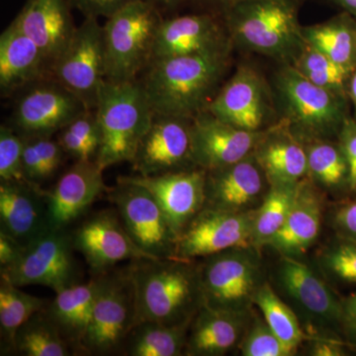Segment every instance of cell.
I'll use <instances>...</instances> for the list:
<instances>
[{
	"label": "cell",
	"mask_w": 356,
	"mask_h": 356,
	"mask_svg": "<svg viewBox=\"0 0 356 356\" xmlns=\"http://www.w3.org/2000/svg\"><path fill=\"white\" fill-rule=\"evenodd\" d=\"M231 49L152 60L140 81L154 113L193 119L207 110L228 72Z\"/></svg>",
	"instance_id": "1"
},
{
	"label": "cell",
	"mask_w": 356,
	"mask_h": 356,
	"mask_svg": "<svg viewBox=\"0 0 356 356\" xmlns=\"http://www.w3.org/2000/svg\"><path fill=\"white\" fill-rule=\"evenodd\" d=\"M138 323L191 324L204 305L199 266L181 259H140L128 266Z\"/></svg>",
	"instance_id": "2"
},
{
	"label": "cell",
	"mask_w": 356,
	"mask_h": 356,
	"mask_svg": "<svg viewBox=\"0 0 356 356\" xmlns=\"http://www.w3.org/2000/svg\"><path fill=\"white\" fill-rule=\"evenodd\" d=\"M300 0H236L226 6L232 43L292 65L306 44L299 21Z\"/></svg>",
	"instance_id": "3"
},
{
	"label": "cell",
	"mask_w": 356,
	"mask_h": 356,
	"mask_svg": "<svg viewBox=\"0 0 356 356\" xmlns=\"http://www.w3.org/2000/svg\"><path fill=\"white\" fill-rule=\"evenodd\" d=\"M100 129L95 163L102 168L132 163L154 111L140 79L105 81L95 109Z\"/></svg>",
	"instance_id": "4"
},
{
	"label": "cell",
	"mask_w": 356,
	"mask_h": 356,
	"mask_svg": "<svg viewBox=\"0 0 356 356\" xmlns=\"http://www.w3.org/2000/svg\"><path fill=\"white\" fill-rule=\"evenodd\" d=\"M275 88L283 121L302 143L339 136L348 118V97L312 83L291 65H283Z\"/></svg>",
	"instance_id": "5"
},
{
	"label": "cell",
	"mask_w": 356,
	"mask_h": 356,
	"mask_svg": "<svg viewBox=\"0 0 356 356\" xmlns=\"http://www.w3.org/2000/svg\"><path fill=\"white\" fill-rule=\"evenodd\" d=\"M161 16L153 2L136 0L107 18L103 26L106 81H136L152 60Z\"/></svg>",
	"instance_id": "6"
},
{
	"label": "cell",
	"mask_w": 356,
	"mask_h": 356,
	"mask_svg": "<svg viewBox=\"0 0 356 356\" xmlns=\"http://www.w3.org/2000/svg\"><path fill=\"white\" fill-rule=\"evenodd\" d=\"M199 264L204 305L236 313H248L266 281L259 248H229L203 259Z\"/></svg>",
	"instance_id": "7"
},
{
	"label": "cell",
	"mask_w": 356,
	"mask_h": 356,
	"mask_svg": "<svg viewBox=\"0 0 356 356\" xmlns=\"http://www.w3.org/2000/svg\"><path fill=\"white\" fill-rule=\"evenodd\" d=\"M97 289L81 353L109 355L120 353L122 344L138 324L135 290L128 266L96 274Z\"/></svg>",
	"instance_id": "8"
},
{
	"label": "cell",
	"mask_w": 356,
	"mask_h": 356,
	"mask_svg": "<svg viewBox=\"0 0 356 356\" xmlns=\"http://www.w3.org/2000/svg\"><path fill=\"white\" fill-rule=\"evenodd\" d=\"M106 193L129 236L142 252L152 259H177V236L151 192L122 177Z\"/></svg>",
	"instance_id": "9"
},
{
	"label": "cell",
	"mask_w": 356,
	"mask_h": 356,
	"mask_svg": "<svg viewBox=\"0 0 356 356\" xmlns=\"http://www.w3.org/2000/svg\"><path fill=\"white\" fill-rule=\"evenodd\" d=\"M281 257L276 269L277 286L295 313L311 327L312 336L322 331L325 334L341 331V297L337 296L322 273L296 257Z\"/></svg>",
	"instance_id": "10"
},
{
	"label": "cell",
	"mask_w": 356,
	"mask_h": 356,
	"mask_svg": "<svg viewBox=\"0 0 356 356\" xmlns=\"http://www.w3.org/2000/svg\"><path fill=\"white\" fill-rule=\"evenodd\" d=\"M50 76L57 79L88 106L95 110L106 81L103 26L97 18L86 17L76 27L67 48L51 65Z\"/></svg>",
	"instance_id": "11"
},
{
	"label": "cell",
	"mask_w": 356,
	"mask_h": 356,
	"mask_svg": "<svg viewBox=\"0 0 356 356\" xmlns=\"http://www.w3.org/2000/svg\"><path fill=\"white\" fill-rule=\"evenodd\" d=\"M74 252L69 229H51L25 248L17 264L0 270V275L18 287L41 285L55 293L60 292L79 283Z\"/></svg>",
	"instance_id": "12"
},
{
	"label": "cell",
	"mask_w": 356,
	"mask_h": 356,
	"mask_svg": "<svg viewBox=\"0 0 356 356\" xmlns=\"http://www.w3.org/2000/svg\"><path fill=\"white\" fill-rule=\"evenodd\" d=\"M20 90L11 114V127L24 137L53 136L88 110L74 93L51 76Z\"/></svg>",
	"instance_id": "13"
},
{
	"label": "cell",
	"mask_w": 356,
	"mask_h": 356,
	"mask_svg": "<svg viewBox=\"0 0 356 356\" xmlns=\"http://www.w3.org/2000/svg\"><path fill=\"white\" fill-rule=\"evenodd\" d=\"M254 213L204 207L178 236L177 259L194 261L229 248L254 245Z\"/></svg>",
	"instance_id": "14"
},
{
	"label": "cell",
	"mask_w": 356,
	"mask_h": 356,
	"mask_svg": "<svg viewBox=\"0 0 356 356\" xmlns=\"http://www.w3.org/2000/svg\"><path fill=\"white\" fill-rule=\"evenodd\" d=\"M191 122L154 112L132 161L135 172L151 177L196 168L192 161Z\"/></svg>",
	"instance_id": "15"
},
{
	"label": "cell",
	"mask_w": 356,
	"mask_h": 356,
	"mask_svg": "<svg viewBox=\"0 0 356 356\" xmlns=\"http://www.w3.org/2000/svg\"><path fill=\"white\" fill-rule=\"evenodd\" d=\"M266 130L259 132L243 130L205 110L191 122V154L194 165L206 172H212L234 165L254 153Z\"/></svg>",
	"instance_id": "16"
},
{
	"label": "cell",
	"mask_w": 356,
	"mask_h": 356,
	"mask_svg": "<svg viewBox=\"0 0 356 356\" xmlns=\"http://www.w3.org/2000/svg\"><path fill=\"white\" fill-rule=\"evenodd\" d=\"M217 118L243 130H266L273 103L266 81L250 65H241L207 108Z\"/></svg>",
	"instance_id": "17"
},
{
	"label": "cell",
	"mask_w": 356,
	"mask_h": 356,
	"mask_svg": "<svg viewBox=\"0 0 356 356\" xmlns=\"http://www.w3.org/2000/svg\"><path fill=\"white\" fill-rule=\"evenodd\" d=\"M72 235L74 250L83 255L95 275L122 261L152 259L133 242L117 211L91 215Z\"/></svg>",
	"instance_id": "18"
},
{
	"label": "cell",
	"mask_w": 356,
	"mask_h": 356,
	"mask_svg": "<svg viewBox=\"0 0 356 356\" xmlns=\"http://www.w3.org/2000/svg\"><path fill=\"white\" fill-rule=\"evenodd\" d=\"M266 184V173L252 153L234 165L207 172L204 207L231 212L257 210L269 191Z\"/></svg>",
	"instance_id": "19"
},
{
	"label": "cell",
	"mask_w": 356,
	"mask_h": 356,
	"mask_svg": "<svg viewBox=\"0 0 356 356\" xmlns=\"http://www.w3.org/2000/svg\"><path fill=\"white\" fill-rule=\"evenodd\" d=\"M206 175L202 168H192L151 177H127L153 194L178 238L205 205Z\"/></svg>",
	"instance_id": "20"
},
{
	"label": "cell",
	"mask_w": 356,
	"mask_h": 356,
	"mask_svg": "<svg viewBox=\"0 0 356 356\" xmlns=\"http://www.w3.org/2000/svg\"><path fill=\"white\" fill-rule=\"evenodd\" d=\"M51 229L44 191L27 180L0 181V233L29 247Z\"/></svg>",
	"instance_id": "21"
},
{
	"label": "cell",
	"mask_w": 356,
	"mask_h": 356,
	"mask_svg": "<svg viewBox=\"0 0 356 356\" xmlns=\"http://www.w3.org/2000/svg\"><path fill=\"white\" fill-rule=\"evenodd\" d=\"M107 189L95 161H76L51 191H44L51 229H67Z\"/></svg>",
	"instance_id": "22"
},
{
	"label": "cell",
	"mask_w": 356,
	"mask_h": 356,
	"mask_svg": "<svg viewBox=\"0 0 356 356\" xmlns=\"http://www.w3.org/2000/svg\"><path fill=\"white\" fill-rule=\"evenodd\" d=\"M232 44L228 33L210 15L178 16L172 19L163 20L159 24L152 60L206 53Z\"/></svg>",
	"instance_id": "23"
},
{
	"label": "cell",
	"mask_w": 356,
	"mask_h": 356,
	"mask_svg": "<svg viewBox=\"0 0 356 356\" xmlns=\"http://www.w3.org/2000/svg\"><path fill=\"white\" fill-rule=\"evenodd\" d=\"M13 21L43 51L50 70L76 30L67 0H28Z\"/></svg>",
	"instance_id": "24"
},
{
	"label": "cell",
	"mask_w": 356,
	"mask_h": 356,
	"mask_svg": "<svg viewBox=\"0 0 356 356\" xmlns=\"http://www.w3.org/2000/svg\"><path fill=\"white\" fill-rule=\"evenodd\" d=\"M254 154L270 186H294L308 175L305 145L283 120L267 129Z\"/></svg>",
	"instance_id": "25"
},
{
	"label": "cell",
	"mask_w": 356,
	"mask_h": 356,
	"mask_svg": "<svg viewBox=\"0 0 356 356\" xmlns=\"http://www.w3.org/2000/svg\"><path fill=\"white\" fill-rule=\"evenodd\" d=\"M248 313L218 310L203 305L189 325L184 355H227L240 346L250 322Z\"/></svg>",
	"instance_id": "26"
},
{
	"label": "cell",
	"mask_w": 356,
	"mask_h": 356,
	"mask_svg": "<svg viewBox=\"0 0 356 356\" xmlns=\"http://www.w3.org/2000/svg\"><path fill=\"white\" fill-rule=\"evenodd\" d=\"M47 76H50V67L43 51L13 21L0 36L2 96L19 91Z\"/></svg>",
	"instance_id": "27"
},
{
	"label": "cell",
	"mask_w": 356,
	"mask_h": 356,
	"mask_svg": "<svg viewBox=\"0 0 356 356\" xmlns=\"http://www.w3.org/2000/svg\"><path fill=\"white\" fill-rule=\"evenodd\" d=\"M322 199L306 178L300 182L296 197L275 236L267 242L281 255L296 257L305 254L320 235L322 225Z\"/></svg>",
	"instance_id": "28"
},
{
	"label": "cell",
	"mask_w": 356,
	"mask_h": 356,
	"mask_svg": "<svg viewBox=\"0 0 356 356\" xmlns=\"http://www.w3.org/2000/svg\"><path fill=\"white\" fill-rule=\"evenodd\" d=\"M97 278L86 283H76L56 293V297L44 308L47 316L58 327L74 351H81V343L88 331Z\"/></svg>",
	"instance_id": "29"
},
{
	"label": "cell",
	"mask_w": 356,
	"mask_h": 356,
	"mask_svg": "<svg viewBox=\"0 0 356 356\" xmlns=\"http://www.w3.org/2000/svg\"><path fill=\"white\" fill-rule=\"evenodd\" d=\"M189 325H168L149 321L139 322L126 337L121 346V355H184Z\"/></svg>",
	"instance_id": "30"
},
{
	"label": "cell",
	"mask_w": 356,
	"mask_h": 356,
	"mask_svg": "<svg viewBox=\"0 0 356 356\" xmlns=\"http://www.w3.org/2000/svg\"><path fill=\"white\" fill-rule=\"evenodd\" d=\"M306 41L353 72L356 67V20L343 13L320 24L303 27Z\"/></svg>",
	"instance_id": "31"
},
{
	"label": "cell",
	"mask_w": 356,
	"mask_h": 356,
	"mask_svg": "<svg viewBox=\"0 0 356 356\" xmlns=\"http://www.w3.org/2000/svg\"><path fill=\"white\" fill-rule=\"evenodd\" d=\"M3 278L0 280V336L1 353H15L18 330L50 301L28 294Z\"/></svg>",
	"instance_id": "32"
},
{
	"label": "cell",
	"mask_w": 356,
	"mask_h": 356,
	"mask_svg": "<svg viewBox=\"0 0 356 356\" xmlns=\"http://www.w3.org/2000/svg\"><path fill=\"white\" fill-rule=\"evenodd\" d=\"M254 305L261 310L266 324L293 355L308 334L302 327L301 321L291 306L280 298L270 283L264 282L254 298Z\"/></svg>",
	"instance_id": "33"
},
{
	"label": "cell",
	"mask_w": 356,
	"mask_h": 356,
	"mask_svg": "<svg viewBox=\"0 0 356 356\" xmlns=\"http://www.w3.org/2000/svg\"><path fill=\"white\" fill-rule=\"evenodd\" d=\"M15 353L25 356H70L74 350L44 309L18 330Z\"/></svg>",
	"instance_id": "34"
},
{
	"label": "cell",
	"mask_w": 356,
	"mask_h": 356,
	"mask_svg": "<svg viewBox=\"0 0 356 356\" xmlns=\"http://www.w3.org/2000/svg\"><path fill=\"white\" fill-rule=\"evenodd\" d=\"M304 144L308 145V175L329 191L350 188V168L339 143L320 139Z\"/></svg>",
	"instance_id": "35"
},
{
	"label": "cell",
	"mask_w": 356,
	"mask_h": 356,
	"mask_svg": "<svg viewBox=\"0 0 356 356\" xmlns=\"http://www.w3.org/2000/svg\"><path fill=\"white\" fill-rule=\"evenodd\" d=\"M291 65L312 83L348 98V83L353 72L337 64L313 44L306 41Z\"/></svg>",
	"instance_id": "36"
},
{
	"label": "cell",
	"mask_w": 356,
	"mask_h": 356,
	"mask_svg": "<svg viewBox=\"0 0 356 356\" xmlns=\"http://www.w3.org/2000/svg\"><path fill=\"white\" fill-rule=\"evenodd\" d=\"M299 184L270 186L264 202L255 210L252 228V245L255 248L259 250L266 245L283 226L296 197Z\"/></svg>",
	"instance_id": "37"
},
{
	"label": "cell",
	"mask_w": 356,
	"mask_h": 356,
	"mask_svg": "<svg viewBox=\"0 0 356 356\" xmlns=\"http://www.w3.org/2000/svg\"><path fill=\"white\" fill-rule=\"evenodd\" d=\"M318 264L327 282L356 285V241L337 236L318 255Z\"/></svg>",
	"instance_id": "38"
},
{
	"label": "cell",
	"mask_w": 356,
	"mask_h": 356,
	"mask_svg": "<svg viewBox=\"0 0 356 356\" xmlns=\"http://www.w3.org/2000/svg\"><path fill=\"white\" fill-rule=\"evenodd\" d=\"M243 356H290L291 350L278 339L264 318L250 320L240 346Z\"/></svg>",
	"instance_id": "39"
},
{
	"label": "cell",
	"mask_w": 356,
	"mask_h": 356,
	"mask_svg": "<svg viewBox=\"0 0 356 356\" xmlns=\"http://www.w3.org/2000/svg\"><path fill=\"white\" fill-rule=\"evenodd\" d=\"M25 137L11 126L0 127V181L25 180L22 159Z\"/></svg>",
	"instance_id": "40"
},
{
	"label": "cell",
	"mask_w": 356,
	"mask_h": 356,
	"mask_svg": "<svg viewBox=\"0 0 356 356\" xmlns=\"http://www.w3.org/2000/svg\"><path fill=\"white\" fill-rule=\"evenodd\" d=\"M53 136H33L35 146L38 151L41 161L43 179H49L58 172L62 165L65 153L58 140H54Z\"/></svg>",
	"instance_id": "41"
},
{
	"label": "cell",
	"mask_w": 356,
	"mask_h": 356,
	"mask_svg": "<svg viewBox=\"0 0 356 356\" xmlns=\"http://www.w3.org/2000/svg\"><path fill=\"white\" fill-rule=\"evenodd\" d=\"M339 144L350 168V188L356 191V120L348 116L339 131Z\"/></svg>",
	"instance_id": "42"
},
{
	"label": "cell",
	"mask_w": 356,
	"mask_h": 356,
	"mask_svg": "<svg viewBox=\"0 0 356 356\" xmlns=\"http://www.w3.org/2000/svg\"><path fill=\"white\" fill-rule=\"evenodd\" d=\"M136 0H70L72 6L79 9L84 17L109 18Z\"/></svg>",
	"instance_id": "43"
},
{
	"label": "cell",
	"mask_w": 356,
	"mask_h": 356,
	"mask_svg": "<svg viewBox=\"0 0 356 356\" xmlns=\"http://www.w3.org/2000/svg\"><path fill=\"white\" fill-rule=\"evenodd\" d=\"M337 236L356 241V199L341 204L332 214Z\"/></svg>",
	"instance_id": "44"
},
{
	"label": "cell",
	"mask_w": 356,
	"mask_h": 356,
	"mask_svg": "<svg viewBox=\"0 0 356 356\" xmlns=\"http://www.w3.org/2000/svg\"><path fill=\"white\" fill-rule=\"evenodd\" d=\"M310 353L314 356H344L350 348L348 341L337 337L310 336Z\"/></svg>",
	"instance_id": "45"
},
{
	"label": "cell",
	"mask_w": 356,
	"mask_h": 356,
	"mask_svg": "<svg viewBox=\"0 0 356 356\" xmlns=\"http://www.w3.org/2000/svg\"><path fill=\"white\" fill-rule=\"evenodd\" d=\"M341 332L356 343V292L341 297Z\"/></svg>",
	"instance_id": "46"
},
{
	"label": "cell",
	"mask_w": 356,
	"mask_h": 356,
	"mask_svg": "<svg viewBox=\"0 0 356 356\" xmlns=\"http://www.w3.org/2000/svg\"><path fill=\"white\" fill-rule=\"evenodd\" d=\"M25 248L10 236L0 233V270H6L17 264Z\"/></svg>",
	"instance_id": "47"
},
{
	"label": "cell",
	"mask_w": 356,
	"mask_h": 356,
	"mask_svg": "<svg viewBox=\"0 0 356 356\" xmlns=\"http://www.w3.org/2000/svg\"><path fill=\"white\" fill-rule=\"evenodd\" d=\"M337 6L341 7L344 13L350 14L356 19V0H332Z\"/></svg>",
	"instance_id": "48"
},
{
	"label": "cell",
	"mask_w": 356,
	"mask_h": 356,
	"mask_svg": "<svg viewBox=\"0 0 356 356\" xmlns=\"http://www.w3.org/2000/svg\"><path fill=\"white\" fill-rule=\"evenodd\" d=\"M348 98L353 102V107H355V120H356V67L353 70V74H351L350 79V83H348Z\"/></svg>",
	"instance_id": "49"
},
{
	"label": "cell",
	"mask_w": 356,
	"mask_h": 356,
	"mask_svg": "<svg viewBox=\"0 0 356 356\" xmlns=\"http://www.w3.org/2000/svg\"><path fill=\"white\" fill-rule=\"evenodd\" d=\"M154 1L159 2V3L163 4V6H172L177 4L179 0H154Z\"/></svg>",
	"instance_id": "50"
},
{
	"label": "cell",
	"mask_w": 356,
	"mask_h": 356,
	"mask_svg": "<svg viewBox=\"0 0 356 356\" xmlns=\"http://www.w3.org/2000/svg\"><path fill=\"white\" fill-rule=\"evenodd\" d=\"M348 346H350V350H356V343H350V341H348Z\"/></svg>",
	"instance_id": "51"
},
{
	"label": "cell",
	"mask_w": 356,
	"mask_h": 356,
	"mask_svg": "<svg viewBox=\"0 0 356 356\" xmlns=\"http://www.w3.org/2000/svg\"><path fill=\"white\" fill-rule=\"evenodd\" d=\"M219 1L224 2L226 6H228V4L233 3V2L236 1V0H219Z\"/></svg>",
	"instance_id": "52"
}]
</instances>
